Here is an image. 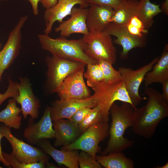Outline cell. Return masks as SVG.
Wrapping results in <instances>:
<instances>
[{
	"label": "cell",
	"mask_w": 168,
	"mask_h": 168,
	"mask_svg": "<svg viewBox=\"0 0 168 168\" xmlns=\"http://www.w3.org/2000/svg\"><path fill=\"white\" fill-rule=\"evenodd\" d=\"M98 64L103 72L104 78V82L110 83L123 80L120 72L113 68L111 63L103 60L98 62Z\"/></svg>",
	"instance_id": "83f0119b"
},
{
	"label": "cell",
	"mask_w": 168,
	"mask_h": 168,
	"mask_svg": "<svg viewBox=\"0 0 168 168\" xmlns=\"http://www.w3.org/2000/svg\"><path fill=\"white\" fill-rule=\"evenodd\" d=\"M160 9L166 15H168V0H165L162 4Z\"/></svg>",
	"instance_id": "f35d334b"
},
{
	"label": "cell",
	"mask_w": 168,
	"mask_h": 168,
	"mask_svg": "<svg viewBox=\"0 0 168 168\" xmlns=\"http://www.w3.org/2000/svg\"><path fill=\"white\" fill-rule=\"evenodd\" d=\"M159 58V57L154 58L148 63L136 70L123 67H120L118 69L134 109L143 99L139 93L140 85L146 74L152 69Z\"/></svg>",
	"instance_id": "30bf717a"
},
{
	"label": "cell",
	"mask_w": 168,
	"mask_h": 168,
	"mask_svg": "<svg viewBox=\"0 0 168 168\" xmlns=\"http://www.w3.org/2000/svg\"><path fill=\"white\" fill-rule=\"evenodd\" d=\"M127 0H86L89 4H96L111 7L114 9H116Z\"/></svg>",
	"instance_id": "d6a6232c"
},
{
	"label": "cell",
	"mask_w": 168,
	"mask_h": 168,
	"mask_svg": "<svg viewBox=\"0 0 168 168\" xmlns=\"http://www.w3.org/2000/svg\"><path fill=\"white\" fill-rule=\"evenodd\" d=\"M134 109L126 102H123L121 105L115 102L112 105L110 110L111 119L109 130L110 138L102 155L122 152L133 145V142L125 138L124 135L126 130L133 125Z\"/></svg>",
	"instance_id": "7a4b0ae2"
},
{
	"label": "cell",
	"mask_w": 168,
	"mask_h": 168,
	"mask_svg": "<svg viewBox=\"0 0 168 168\" xmlns=\"http://www.w3.org/2000/svg\"><path fill=\"white\" fill-rule=\"evenodd\" d=\"M18 83L14 82L10 78L9 79V84L7 88L3 93H0V106L7 99L9 98H16L18 95Z\"/></svg>",
	"instance_id": "1f68e13d"
},
{
	"label": "cell",
	"mask_w": 168,
	"mask_h": 168,
	"mask_svg": "<svg viewBox=\"0 0 168 168\" xmlns=\"http://www.w3.org/2000/svg\"><path fill=\"white\" fill-rule=\"evenodd\" d=\"M34 120L31 118L29 119L28 126L24 132V137L29 143L37 144L41 141L55 138L50 107L46 108L43 116L38 122L35 123Z\"/></svg>",
	"instance_id": "7c38bea8"
},
{
	"label": "cell",
	"mask_w": 168,
	"mask_h": 168,
	"mask_svg": "<svg viewBox=\"0 0 168 168\" xmlns=\"http://www.w3.org/2000/svg\"><path fill=\"white\" fill-rule=\"evenodd\" d=\"M37 37L42 48L53 56L80 62L86 65L98 63L85 53L86 44L83 38L77 40H68L62 37L54 39L44 34H38Z\"/></svg>",
	"instance_id": "3957f363"
},
{
	"label": "cell",
	"mask_w": 168,
	"mask_h": 168,
	"mask_svg": "<svg viewBox=\"0 0 168 168\" xmlns=\"http://www.w3.org/2000/svg\"><path fill=\"white\" fill-rule=\"evenodd\" d=\"M86 24L89 32L103 31L111 22L114 13L113 8L96 4H89Z\"/></svg>",
	"instance_id": "ac0fdd59"
},
{
	"label": "cell",
	"mask_w": 168,
	"mask_h": 168,
	"mask_svg": "<svg viewBox=\"0 0 168 168\" xmlns=\"http://www.w3.org/2000/svg\"><path fill=\"white\" fill-rule=\"evenodd\" d=\"M109 128L108 122H98L88 128L73 142L63 146L61 149L65 151L80 150L96 159V154L100 150L99 144L108 137Z\"/></svg>",
	"instance_id": "5b68a950"
},
{
	"label": "cell",
	"mask_w": 168,
	"mask_h": 168,
	"mask_svg": "<svg viewBox=\"0 0 168 168\" xmlns=\"http://www.w3.org/2000/svg\"><path fill=\"white\" fill-rule=\"evenodd\" d=\"M47 154L52 157L59 165H64L69 168H78L79 154L77 150H58L53 147L49 141H41L36 144Z\"/></svg>",
	"instance_id": "ffe728a7"
},
{
	"label": "cell",
	"mask_w": 168,
	"mask_h": 168,
	"mask_svg": "<svg viewBox=\"0 0 168 168\" xmlns=\"http://www.w3.org/2000/svg\"><path fill=\"white\" fill-rule=\"evenodd\" d=\"M9 0H0V1H8Z\"/></svg>",
	"instance_id": "60d3db41"
},
{
	"label": "cell",
	"mask_w": 168,
	"mask_h": 168,
	"mask_svg": "<svg viewBox=\"0 0 168 168\" xmlns=\"http://www.w3.org/2000/svg\"><path fill=\"white\" fill-rule=\"evenodd\" d=\"M87 10V8L74 7L71 12L70 18L60 23L55 28V31L59 32L61 36L63 37L75 33L88 35L89 31L86 24Z\"/></svg>",
	"instance_id": "2e32d148"
},
{
	"label": "cell",
	"mask_w": 168,
	"mask_h": 168,
	"mask_svg": "<svg viewBox=\"0 0 168 168\" xmlns=\"http://www.w3.org/2000/svg\"><path fill=\"white\" fill-rule=\"evenodd\" d=\"M16 100L12 98L9 100L6 108L0 112V122L11 128L19 129L21 125V110L16 105Z\"/></svg>",
	"instance_id": "603a6c76"
},
{
	"label": "cell",
	"mask_w": 168,
	"mask_h": 168,
	"mask_svg": "<svg viewBox=\"0 0 168 168\" xmlns=\"http://www.w3.org/2000/svg\"><path fill=\"white\" fill-rule=\"evenodd\" d=\"M2 168L1 166H0V168Z\"/></svg>",
	"instance_id": "7bdbcfd3"
},
{
	"label": "cell",
	"mask_w": 168,
	"mask_h": 168,
	"mask_svg": "<svg viewBox=\"0 0 168 168\" xmlns=\"http://www.w3.org/2000/svg\"><path fill=\"white\" fill-rule=\"evenodd\" d=\"M28 18L27 15L20 17L9 33L7 41L0 51V82L3 73L19 55L21 47V30Z\"/></svg>",
	"instance_id": "8fae6325"
},
{
	"label": "cell",
	"mask_w": 168,
	"mask_h": 168,
	"mask_svg": "<svg viewBox=\"0 0 168 168\" xmlns=\"http://www.w3.org/2000/svg\"><path fill=\"white\" fill-rule=\"evenodd\" d=\"M84 64L68 76L57 88L56 93L60 100L84 99L91 96L90 91L84 79Z\"/></svg>",
	"instance_id": "9c48e42d"
},
{
	"label": "cell",
	"mask_w": 168,
	"mask_h": 168,
	"mask_svg": "<svg viewBox=\"0 0 168 168\" xmlns=\"http://www.w3.org/2000/svg\"><path fill=\"white\" fill-rule=\"evenodd\" d=\"M78 166L81 168H101L102 166L87 152L82 151L78 155Z\"/></svg>",
	"instance_id": "4dcf8cb0"
},
{
	"label": "cell",
	"mask_w": 168,
	"mask_h": 168,
	"mask_svg": "<svg viewBox=\"0 0 168 168\" xmlns=\"http://www.w3.org/2000/svg\"><path fill=\"white\" fill-rule=\"evenodd\" d=\"M100 121H103L100 109L96 106L91 109L90 112L78 125V128L82 134L90 126Z\"/></svg>",
	"instance_id": "f1b7e54d"
},
{
	"label": "cell",
	"mask_w": 168,
	"mask_h": 168,
	"mask_svg": "<svg viewBox=\"0 0 168 168\" xmlns=\"http://www.w3.org/2000/svg\"><path fill=\"white\" fill-rule=\"evenodd\" d=\"M97 161L105 168H133V160L122 152L109 153L105 155H96Z\"/></svg>",
	"instance_id": "7402d4cb"
},
{
	"label": "cell",
	"mask_w": 168,
	"mask_h": 168,
	"mask_svg": "<svg viewBox=\"0 0 168 168\" xmlns=\"http://www.w3.org/2000/svg\"><path fill=\"white\" fill-rule=\"evenodd\" d=\"M104 31L110 35L116 37L113 43L122 47L123 50L120 56L122 59H127L129 52L132 49L143 47L146 45V41L133 36L124 25H118L110 22Z\"/></svg>",
	"instance_id": "e0dca14e"
},
{
	"label": "cell",
	"mask_w": 168,
	"mask_h": 168,
	"mask_svg": "<svg viewBox=\"0 0 168 168\" xmlns=\"http://www.w3.org/2000/svg\"><path fill=\"white\" fill-rule=\"evenodd\" d=\"M96 106L91 96L84 99L57 100L54 101L50 108V116L52 121L61 119H68L81 108H93Z\"/></svg>",
	"instance_id": "9a60e30c"
},
{
	"label": "cell",
	"mask_w": 168,
	"mask_h": 168,
	"mask_svg": "<svg viewBox=\"0 0 168 168\" xmlns=\"http://www.w3.org/2000/svg\"><path fill=\"white\" fill-rule=\"evenodd\" d=\"M91 109L87 107L81 108L68 119L78 125L90 112Z\"/></svg>",
	"instance_id": "836d02e7"
},
{
	"label": "cell",
	"mask_w": 168,
	"mask_h": 168,
	"mask_svg": "<svg viewBox=\"0 0 168 168\" xmlns=\"http://www.w3.org/2000/svg\"><path fill=\"white\" fill-rule=\"evenodd\" d=\"M138 0H127L116 9L111 22L118 25H125L130 20L136 15Z\"/></svg>",
	"instance_id": "d4e9b609"
},
{
	"label": "cell",
	"mask_w": 168,
	"mask_h": 168,
	"mask_svg": "<svg viewBox=\"0 0 168 168\" xmlns=\"http://www.w3.org/2000/svg\"><path fill=\"white\" fill-rule=\"evenodd\" d=\"M11 128L5 125H0V131L10 144L12 153L18 161L26 164L41 161L46 164L48 162V156L42 150L17 138L12 133Z\"/></svg>",
	"instance_id": "52a82bcc"
},
{
	"label": "cell",
	"mask_w": 168,
	"mask_h": 168,
	"mask_svg": "<svg viewBox=\"0 0 168 168\" xmlns=\"http://www.w3.org/2000/svg\"><path fill=\"white\" fill-rule=\"evenodd\" d=\"M168 80V45L166 44L161 57L153 66L152 69L146 75L144 79L145 87L152 83L162 84Z\"/></svg>",
	"instance_id": "44dd1931"
},
{
	"label": "cell",
	"mask_w": 168,
	"mask_h": 168,
	"mask_svg": "<svg viewBox=\"0 0 168 168\" xmlns=\"http://www.w3.org/2000/svg\"><path fill=\"white\" fill-rule=\"evenodd\" d=\"M53 128L55 133V147L65 146L74 142L82 134L78 124L67 119L53 121Z\"/></svg>",
	"instance_id": "d6986e66"
},
{
	"label": "cell",
	"mask_w": 168,
	"mask_h": 168,
	"mask_svg": "<svg viewBox=\"0 0 168 168\" xmlns=\"http://www.w3.org/2000/svg\"><path fill=\"white\" fill-rule=\"evenodd\" d=\"M162 85V95L166 100L168 102V80L163 82Z\"/></svg>",
	"instance_id": "8d00e7d4"
},
{
	"label": "cell",
	"mask_w": 168,
	"mask_h": 168,
	"mask_svg": "<svg viewBox=\"0 0 168 168\" xmlns=\"http://www.w3.org/2000/svg\"><path fill=\"white\" fill-rule=\"evenodd\" d=\"M1 44L0 43V48H1Z\"/></svg>",
	"instance_id": "b9f144b4"
},
{
	"label": "cell",
	"mask_w": 168,
	"mask_h": 168,
	"mask_svg": "<svg viewBox=\"0 0 168 168\" xmlns=\"http://www.w3.org/2000/svg\"><path fill=\"white\" fill-rule=\"evenodd\" d=\"M19 94L15 100L20 105L23 118L30 115L32 119H37L39 114L40 102L34 95L30 82L26 77H19Z\"/></svg>",
	"instance_id": "5bb4252c"
},
{
	"label": "cell",
	"mask_w": 168,
	"mask_h": 168,
	"mask_svg": "<svg viewBox=\"0 0 168 168\" xmlns=\"http://www.w3.org/2000/svg\"><path fill=\"white\" fill-rule=\"evenodd\" d=\"M129 33L134 38L146 41L145 39L148 30L136 15L133 16L124 25Z\"/></svg>",
	"instance_id": "484cf974"
},
{
	"label": "cell",
	"mask_w": 168,
	"mask_h": 168,
	"mask_svg": "<svg viewBox=\"0 0 168 168\" xmlns=\"http://www.w3.org/2000/svg\"><path fill=\"white\" fill-rule=\"evenodd\" d=\"M45 61L48 68L47 86L51 93H55L68 76L78 68L85 64L80 62L60 58L53 55L47 56Z\"/></svg>",
	"instance_id": "ba28073f"
},
{
	"label": "cell",
	"mask_w": 168,
	"mask_h": 168,
	"mask_svg": "<svg viewBox=\"0 0 168 168\" xmlns=\"http://www.w3.org/2000/svg\"><path fill=\"white\" fill-rule=\"evenodd\" d=\"M40 2L43 7L47 9L55 6L57 3L58 0H41Z\"/></svg>",
	"instance_id": "d590c367"
},
{
	"label": "cell",
	"mask_w": 168,
	"mask_h": 168,
	"mask_svg": "<svg viewBox=\"0 0 168 168\" xmlns=\"http://www.w3.org/2000/svg\"><path fill=\"white\" fill-rule=\"evenodd\" d=\"M86 66L87 69L83 75L86 80L87 86L92 88L97 83L104 82L103 72L98 63L88 64Z\"/></svg>",
	"instance_id": "4316f807"
},
{
	"label": "cell",
	"mask_w": 168,
	"mask_h": 168,
	"mask_svg": "<svg viewBox=\"0 0 168 168\" xmlns=\"http://www.w3.org/2000/svg\"><path fill=\"white\" fill-rule=\"evenodd\" d=\"M29 1L30 3L32 9L33 14L35 16L38 15L39 14L38 9V4L41 0H26Z\"/></svg>",
	"instance_id": "e575fe53"
},
{
	"label": "cell",
	"mask_w": 168,
	"mask_h": 168,
	"mask_svg": "<svg viewBox=\"0 0 168 168\" xmlns=\"http://www.w3.org/2000/svg\"><path fill=\"white\" fill-rule=\"evenodd\" d=\"M91 88L94 93L91 97L95 101L96 106L100 107L103 122H108L110 109L115 101L127 102L133 106L123 80L110 83L102 82L97 83Z\"/></svg>",
	"instance_id": "277c9868"
},
{
	"label": "cell",
	"mask_w": 168,
	"mask_h": 168,
	"mask_svg": "<svg viewBox=\"0 0 168 168\" xmlns=\"http://www.w3.org/2000/svg\"><path fill=\"white\" fill-rule=\"evenodd\" d=\"M3 156L10 166L14 168H43L46 167V164L43 162L30 164L21 163L18 161L11 153L8 154L2 151Z\"/></svg>",
	"instance_id": "f546056e"
},
{
	"label": "cell",
	"mask_w": 168,
	"mask_h": 168,
	"mask_svg": "<svg viewBox=\"0 0 168 168\" xmlns=\"http://www.w3.org/2000/svg\"><path fill=\"white\" fill-rule=\"evenodd\" d=\"M156 168H168V162H167L164 165L161 166H157L156 167Z\"/></svg>",
	"instance_id": "ab89813d"
},
{
	"label": "cell",
	"mask_w": 168,
	"mask_h": 168,
	"mask_svg": "<svg viewBox=\"0 0 168 168\" xmlns=\"http://www.w3.org/2000/svg\"><path fill=\"white\" fill-rule=\"evenodd\" d=\"M160 5L151 2L150 0H140L137 6L136 15L148 29L154 22V16L161 12Z\"/></svg>",
	"instance_id": "cb8c5ba5"
},
{
	"label": "cell",
	"mask_w": 168,
	"mask_h": 168,
	"mask_svg": "<svg viewBox=\"0 0 168 168\" xmlns=\"http://www.w3.org/2000/svg\"><path fill=\"white\" fill-rule=\"evenodd\" d=\"M148 97L144 106L134 109L132 130L135 134L149 139L154 134L161 121L168 116V102L156 89L145 87Z\"/></svg>",
	"instance_id": "6da1fadb"
},
{
	"label": "cell",
	"mask_w": 168,
	"mask_h": 168,
	"mask_svg": "<svg viewBox=\"0 0 168 168\" xmlns=\"http://www.w3.org/2000/svg\"><path fill=\"white\" fill-rule=\"evenodd\" d=\"M86 44L85 53L97 62L106 61L112 64L116 60V50L113 45L111 35L103 31L89 32L82 38Z\"/></svg>",
	"instance_id": "8992f818"
},
{
	"label": "cell",
	"mask_w": 168,
	"mask_h": 168,
	"mask_svg": "<svg viewBox=\"0 0 168 168\" xmlns=\"http://www.w3.org/2000/svg\"><path fill=\"white\" fill-rule=\"evenodd\" d=\"M77 4L83 8H87L89 5L86 0H58L55 6L46 9L43 15L45 25L44 34L49 35L54 23L62 22L64 18L70 15L72 8Z\"/></svg>",
	"instance_id": "4fadbf2b"
},
{
	"label": "cell",
	"mask_w": 168,
	"mask_h": 168,
	"mask_svg": "<svg viewBox=\"0 0 168 168\" xmlns=\"http://www.w3.org/2000/svg\"><path fill=\"white\" fill-rule=\"evenodd\" d=\"M3 137H4V136L0 131V162L2 163L5 166L10 167V165L5 160L2 155L1 145V140Z\"/></svg>",
	"instance_id": "74e56055"
}]
</instances>
